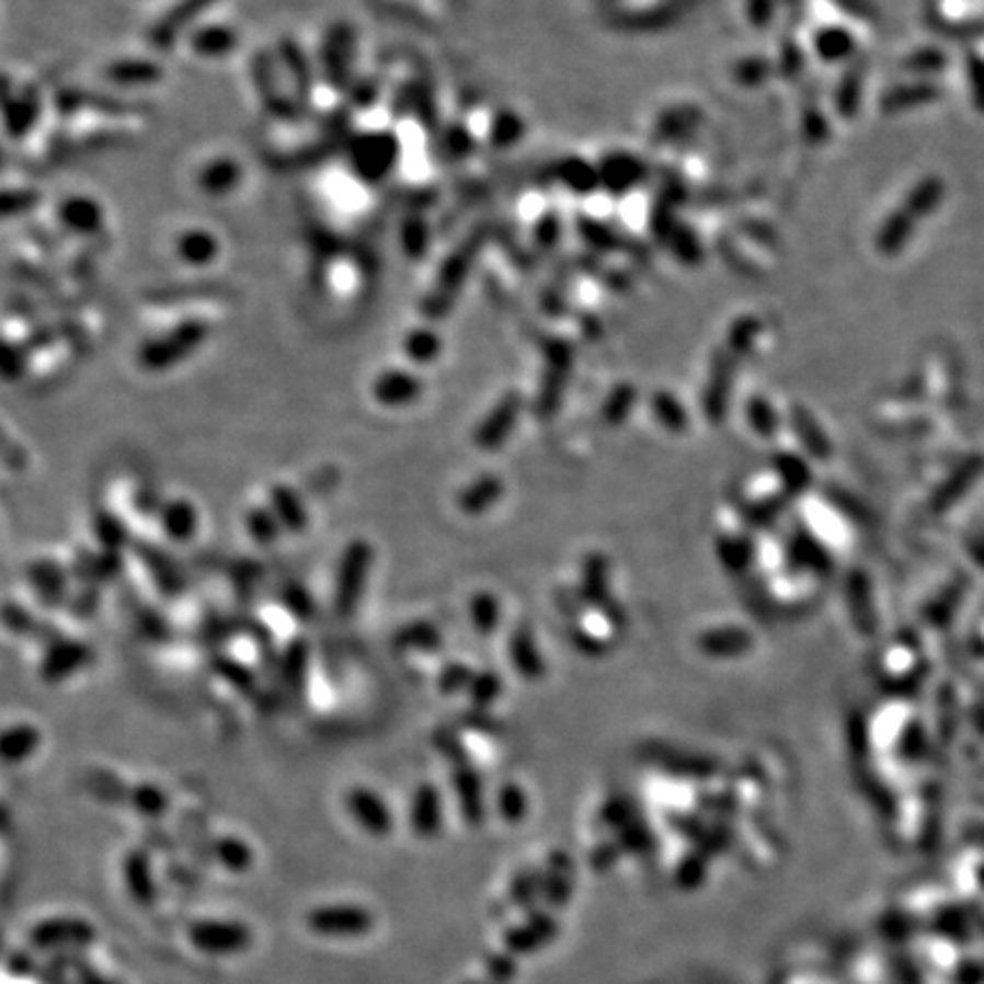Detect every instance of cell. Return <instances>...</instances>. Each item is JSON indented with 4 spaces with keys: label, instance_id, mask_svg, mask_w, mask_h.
<instances>
[{
    "label": "cell",
    "instance_id": "obj_1",
    "mask_svg": "<svg viewBox=\"0 0 984 984\" xmlns=\"http://www.w3.org/2000/svg\"><path fill=\"white\" fill-rule=\"evenodd\" d=\"M342 156L346 171L356 183L363 187L386 185L401 167L403 141L392 128H354Z\"/></svg>",
    "mask_w": 984,
    "mask_h": 984
},
{
    "label": "cell",
    "instance_id": "obj_2",
    "mask_svg": "<svg viewBox=\"0 0 984 984\" xmlns=\"http://www.w3.org/2000/svg\"><path fill=\"white\" fill-rule=\"evenodd\" d=\"M210 331L213 327L206 317L187 314L167 331L144 340L135 356L137 365L149 374H162L179 367L208 342Z\"/></svg>",
    "mask_w": 984,
    "mask_h": 984
},
{
    "label": "cell",
    "instance_id": "obj_3",
    "mask_svg": "<svg viewBox=\"0 0 984 984\" xmlns=\"http://www.w3.org/2000/svg\"><path fill=\"white\" fill-rule=\"evenodd\" d=\"M481 242H483L481 233L468 236L440 263L436 278L431 281L426 295L420 301V312L428 324L445 320V317L451 312L462 285H466V281H468L470 267L474 265Z\"/></svg>",
    "mask_w": 984,
    "mask_h": 984
},
{
    "label": "cell",
    "instance_id": "obj_4",
    "mask_svg": "<svg viewBox=\"0 0 984 984\" xmlns=\"http://www.w3.org/2000/svg\"><path fill=\"white\" fill-rule=\"evenodd\" d=\"M358 35L352 23L335 21L327 27V33L317 50V73L331 87L335 94H350L356 82V60H358Z\"/></svg>",
    "mask_w": 984,
    "mask_h": 984
},
{
    "label": "cell",
    "instance_id": "obj_5",
    "mask_svg": "<svg viewBox=\"0 0 984 984\" xmlns=\"http://www.w3.org/2000/svg\"><path fill=\"white\" fill-rule=\"evenodd\" d=\"M251 80L258 90V99L272 119L281 124H301L308 110L295 99L283 76L276 53L260 50L251 60Z\"/></svg>",
    "mask_w": 984,
    "mask_h": 984
},
{
    "label": "cell",
    "instance_id": "obj_6",
    "mask_svg": "<svg viewBox=\"0 0 984 984\" xmlns=\"http://www.w3.org/2000/svg\"><path fill=\"white\" fill-rule=\"evenodd\" d=\"M371 565L374 547L367 538H352L344 545L337 559L333 586V611L337 618L350 620L358 611Z\"/></svg>",
    "mask_w": 984,
    "mask_h": 984
},
{
    "label": "cell",
    "instance_id": "obj_7",
    "mask_svg": "<svg viewBox=\"0 0 984 984\" xmlns=\"http://www.w3.org/2000/svg\"><path fill=\"white\" fill-rule=\"evenodd\" d=\"M55 107L62 117H76V114H96V117H105L112 122L119 119H133V117H144L149 114V105L139 101V99H130V96H122L114 92H90V90H62L60 94L55 96Z\"/></svg>",
    "mask_w": 984,
    "mask_h": 984
},
{
    "label": "cell",
    "instance_id": "obj_8",
    "mask_svg": "<svg viewBox=\"0 0 984 984\" xmlns=\"http://www.w3.org/2000/svg\"><path fill=\"white\" fill-rule=\"evenodd\" d=\"M371 909L356 903H331L312 907L306 914L308 930L327 939H358L374 930Z\"/></svg>",
    "mask_w": 984,
    "mask_h": 984
},
{
    "label": "cell",
    "instance_id": "obj_9",
    "mask_svg": "<svg viewBox=\"0 0 984 984\" xmlns=\"http://www.w3.org/2000/svg\"><path fill=\"white\" fill-rule=\"evenodd\" d=\"M219 0H176L164 14L151 23L147 31V42L158 53H169L183 42Z\"/></svg>",
    "mask_w": 984,
    "mask_h": 984
},
{
    "label": "cell",
    "instance_id": "obj_10",
    "mask_svg": "<svg viewBox=\"0 0 984 984\" xmlns=\"http://www.w3.org/2000/svg\"><path fill=\"white\" fill-rule=\"evenodd\" d=\"M187 939L201 952L228 958V954L247 952L253 943V932L242 920L198 918L187 925Z\"/></svg>",
    "mask_w": 984,
    "mask_h": 984
},
{
    "label": "cell",
    "instance_id": "obj_11",
    "mask_svg": "<svg viewBox=\"0 0 984 984\" xmlns=\"http://www.w3.org/2000/svg\"><path fill=\"white\" fill-rule=\"evenodd\" d=\"M55 224L69 238L92 242L105 236L107 215L96 196L76 192L57 201Z\"/></svg>",
    "mask_w": 984,
    "mask_h": 984
},
{
    "label": "cell",
    "instance_id": "obj_12",
    "mask_svg": "<svg viewBox=\"0 0 984 984\" xmlns=\"http://www.w3.org/2000/svg\"><path fill=\"white\" fill-rule=\"evenodd\" d=\"M94 941L96 928L78 916L44 918L27 932V943L35 950H73L92 946Z\"/></svg>",
    "mask_w": 984,
    "mask_h": 984
},
{
    "label": "cell",
    "instance_id": "obj_13",
    "mask_svg": "<svg viewBox=\"0 0 984 984\" xmlns=\"http://www.w3.org/2000/svg\"><path fill=\"white\" fill-rule=\"evenodd\" d=\"M130 549H133L135 559L141 563V568L149 572L151 582L160 595L179 597L185 591V576H183L176 559H173L167 549H162L153 540H141V538H135Z\"/></svg>",
    "mask_w": 984,
    "mask_h": 984
},
{
    "label": "cell",
    "instance_id": "obj_14",
    "mask_svg": "<svg viewBox=\"0 0 984 984\" xmlns=\"http://www.w3.org/2000/svg\"><path fill=\"white\" fill-rule=\"evenodd\" d=\"M422 394V376L409 367H388L371 381V397L384 409H409Z\"/></svg>",
    "mask_w": 984,
    "mask_h": 984
},
{
    "label": "cell",
    "instance_id": "obj_15",
    "mask_svg": "<svg viewBox=\"0 0 984 984\" xmlns=\"http://www.w3.org/2000/svg\"><path fill=\"white\" fill-rule=\"evenodd\" d=\"M276 57L278 65L283 69V76L293 90L295 99L308 110L312 107V96H314V76H317V65L310 60V55L306 53V48L293 37H285L276 44Z\"/></svg>",
    "mask_w": 984,
    "mask_h": 984
},
{
    "label": "cell",
    "instance_id": "obj_16",
    "mask_svg": "<svg viewBox=\"0 0 984 984\" xmlns=\"http://www.w3.org/2000/svg\"><path fill=\"white\" fill-rule=\"evenodd\" d=\"M346 812L354 823L369 836L384 838L394 829V814L390 804L369 787H354L344 796Z\"/></svg>",
    "mask_w": 984,
    "mask_h": 984
},
{
    "label": "cell",
    "instance_id": "obj_17",
    "mask_svg": "<svg viewBox=\"0 0 984 984\" xmlns=\"http://www.w3.org/2000/svg\"><path fill=\"white\" fill-rule=\"evenodd\" d=\"M44 112V101L37 87L27 84L21 90H12V80L5 73V133L10 139L19 141L31 135Z\"/></svg>",
    "mask_w": 984,
    "mask_h": 984
},
{
    "label": "cell",
    "instance_id": "obj_18",
    "mask_svg": "<svg viewBox=\"0 0 984 984\" xmlns=\"http://www.w3.org/2000/svg\"><path fill=\"white\" fill-rule=\"evenodd\" d=\"M25 579L31 584L35 597L46 609H62L69 606L71 593V570L55 559H37L25 568Z\"/></svg>",
    "mask_w": 984,
    "mask_h": 984
},
{
    "label": "cell",
    "instance_id": "obj_19",
    "mask_svg": "<svg viewBox=\"0 0 984 984\" xmlns=\"http://www.w3.org/2000/svg\"><path fill=\"white\" fill-rule=\"evenodd\" d=\"M101 78L122 92L149 90L164 80V69L153 57H117L103 67Z\"/></svg>",
    "mask_w": 984,
    "mask_h": 984
},
{
    "label": "cell",
    "instance_id": "obj_20",
    "mask_svg": "<svg viewBox=\"0 0 984 984\" xmlns=\"http://www.w3.org/2000/svg\"><path fill=\"white\" fill-rule=\"evenodd\" d=\"M94 659V650L82 643V641H73V639H60L57 643H53L50 648L44 650L42 663H39V677L46 684H60L69 677H73L76 673H80L82 668L92 663Z\"/></svg>",
    "mask_w": 984,
    "mask_h": 984
},
{
    "label": "cell",
    "instance_id": "obj_21",
    "mask_svg": "<svg viewBox=\"0 0 984 984\" xmlns=\"http://www.w3.org/2000/svg\"><path fill=\"white\" fill-rule=\"evenodd\" d=\"M244 183V167L233 156H215L194 173V185L206 198H226Z\"/></svg>",
    "mask_w": 984,
    "mask_h": 984
},
{
    "label": "cell",
    "instance_id": "obj_22",
    "mask_svg": "<svg viewBox=\"0 0 984 984\" xmlns=\"http://www.w3.org/2000/svg\"><path fill=\"white\" fill-rule=\"evenodd\" d=\"M173 258L187 270H208L221 258V240L206 226H190L173 238Z\"/></svg>",
    "mask_w": 984,
    "mask_h": 984
},
{
    "label": "cell",
    "instance_id": "obj_23",
    "mask_svg": "<svg viewBox=\"0 0 984 984\" xmlns=\"http://www.w3.org/2000/svg\"><path fill=\"white\" fill-rule=\"evenodd\" d=\"M445 821L443 791L433 781H422L415 787L409 806V825L417 838L438 836Z\"/></svg>",
    "mask_w": 984,
    "mask_h": 984
},
{
    "label": "cell",
    "instance_id": "obj_24",
    "mask_svg": "<svg viewBox=\"0 0 984 984\" xmlns=\"http://www.w3.org/2000/svg\"><path fill=\"white\" fill-rule=\"evenodd\" d=\"M185 44L198 60L219 62L226 60L230 53H236V48L240 46V35L233 25L210 21L196 25L185 37Z\"/></svg>",
    "mask_w": 984,
    "mask_h": 984
},
{
    "label": "cell",
    "instance_id": "obj_25",
    "mask_svg": "<svg viewBox=\"0 0 984 984\" xmlns=\"http://www.w3.org/2000/svg\"><path fill=\"white\" fill-rule=\"evenodd\" d=\"M122 574H124V552H107V549L92 552V549L78 547L71 565V576L80 586L101 588L103 584L117 582Z\"/></svg>",
    "mask_w": 984,
    "mask_h": 984
},
{
    "label": "cell",
    "instance_id": "obj_26",
    "mask_svg": "<svg viewBox=\"0 0 984 984\" xmlns=\"http://www.w3.org/2000/svg\"><path fill=\"white\" fill-rule=\"evenodd\" d=\"M310 673V645L304 636H295L293 641L281 650L278 659V679L285 688V696L293 700H304L308 688Z\"/></svg>",
    "mask_w": 984,
    "mask_h": 984
},
{
    "label": "cell",
    "instance_id": "obj_27",
    "mask_svg": "<svg viewBox=\"0 0 984 984\" xmlns=\"http://www.w3.org/2000/svg\"><path fill=\"white\" fill-rule=\"evenodd\" d=\"M122 878L130 899L139 907H153L158 901V884L153 878V861L149 850L133 848L122 861Z\"/></svg>",
    "mask_w": 984,
    "mask_h": 984
},
{
    "label": "cell",
    "instance_id": "obj_28",
    "mask_svg": "<svg viewBox=\"0 0 984 984\" xmlns=\"http://www.w3.org/2000/svg\"><path fill=\"white\" fill-rule=\"evenodd\" d=\"M517 415H519V397L515 392H511L477 426L474 445L483 451L500 449L506 443L508 433L513 431Z\"/></svg>",
    "mask_w": 984,
    "mask_h": 984
},
{
    "label": "cell",
    "instance_id": "obj_29",
    "mask_svg": "<svg viewBox=\"0 0 984 984\" xmlns=\"http://www.w3.org/2000/svg\"><path fill=\"white\" fill-rule=\"evenodd\" d=\"M267 504L276 513L278 523H281L285 534H293V536L306 534V529L310 525V517H308V511H306V504H304L301 495L293 485H287V483L270 485Z\"/></svg>",
    "mask_w": 984,
    "mask_h": 984
},
{
    "label": "cell",
    "instance_id": "obj_30",
    "mask_svg": "<svg viewBox=\"0 0 984 984\" xmlns=\"http://www.w3.org/2000/svg\"><path fill=\"white\" fill-rule=\"evenodd\" d=\"M451 789L458 798L462 819H466L470 825H479L483 821V787H481V777L477 773L474 766L470 764H458L451 768Z\"/></svg>",
    "mask_w": 984,
    "mask_h": 984
},
{
    "label": "cell",
    "instance_id": "obj_31",
    "mask_svg": "<svg viewBox=\"0 0 984 984\" xmlns=\"http://www.w3.org/2000/svg\"><path fill=\"white\" fill-rule=\"evenodd\" d=\"M3 620H5V627L12 633L25 636V639L37 641L44 650L50 648L53 643H57L60 639H65V633L57 629L55 625H50V622H46L42 618H35L31 611L25 609V606L16 604L14 599H8L3 604Z\"/></svg>",
    "mask_w": 984,
    "mask_h": 984
},
{
    "label": "cell",
    "instance_id": "obj_32",
    "mask_svg": "<svg viewBox=\"0 0 984 984\" xmlns=\"http://www.w3.org/2000/svg\"><path fill=\"white\" fill-rule=\"evenodd\" d=\"M160 529L171 542H190L198 531V511L185 497H171L162 504Z\"/></svg>",
    "mask_w": 984,
    "mask_h": 984
},
{
    "label": "cell",
    "instance_id": "obj_33",
    "mask_svg": "<svg viewBox=\"0 0 984 984\" xmlns=\"http://www.w3.org/2000/svg\"><path fill=\"white\" fill-rule=\"evenodd\" d=\"M443 645V631L431 620L407 622L392 633L394 652H438Z\"/></svg>",
    "mask_w": 984,
    "mask_h": 984
},
{
    "label": "cell",
    "instance_id": "obj_34",
    "mask_svg": "<svg viewBox=\"0 0 984 984\" xmlns=\"http://www.w3.org/2000/svg\"><path fill=\"white\" fill-rule=\"evenodd\" d=\"M401 352H403V358H407L415 367L431 365V363H436L443 354V337L431 324L413 327L411 331H407V335L401 337Z\"/></svg>",
    "mask_w": 984,
    "mask_h": 984
},
{
    "label": "cell",
    "instance_id": "obj_35",
    "mask_svg": "<svg viewBox=\"0 0 984 984\" xmlns=\"http://www.w3.org/2000/svg\"><path fill=\"white\" fill-rule=\"evenodd\" d=\"M504 492V483L495 474H483L468 483L458 492L456 504L466 515H483L490 506H495Z\"/></svg>",
    "mask_w": 984,
    "mask_h": 984
},
{
    "label": "cell",
    "instance_id": "obj_36",
    "mask_svg": "<svg viewBox=\"0 0 984 984\" xmlns=\"http://www.w3.org/2000/svg\"><path fill=\"white\" fill-rule=\"evenodd\" d=\"M399 249L411 263H422L431 249V226L420 210H409L399 221Z\"/></svg>",
    "mask_w": 984,
    "mask_h": 984
},
{
    "label": "cell",
    "instance_id": "obj_37",
    "mask_svg": "<svg viewBox=\"0 0 984 984\" xmlns=\"http://www.w3.org/2000/svg\"><path fill=\"white\" fill-rule=\"evenodd\" d=\"M42 745V732L31 722H16L3 732L0 739V757L8 766L31 759Z\"/></svg>",
    "mask_w": 984,
    "mask_h": 984
},
{
    "label": "cell",
    "instance_id": "obj_38",
    "mask_svg": "<svg viewBox=\"0 0 984 984\" xmlns=\"http://www.w3.org/2000/svg\"><path fill=\"white\" fill-rule=\"evenodd\" d=\"M210 671L221 682H226L230 688H236L238 693H242V696L253 698V700L260 696V693H258L260 690L258 675L249 668L244 661L233 659V656L224 654V652H217V654L210 656Z\"/></svg>",
    "mask_w": 984,
    "mask_h": 984
},
{
    "label": "cell",
    "instance_id": "obj_39",
    "mask_svg": "<svg viewBox=\"0 0 984 984\" xmlns=\"http://www.w3.org/2000/svg\"><path fill=\"white\" fill-rule=\"evenodd\" d=\"M92 534L101 545V549H107V552H124V549L130 547L135 540L130 538V531L124 525V519L110 508H96L92 513Z\"/></svg>",
    "mask_w": 984,
    "mask_h": 984
},
{
    "label": "cell",
    "instance_id": "obj_40",
    "mask_svg": "<svg viewBox=\"0 0 984 984\" xmlns=\"http://www.w3.org/2000/svg\"><path fill=\"white\" fill-rule=\"evenodd\" d=\"M210 857L230 873H244L253 866V850L240 836H215L210 842Z\"/></svg>",
    "mask_w": 984,
    "mask_h": 984
},
{
    "label": "cell",
    "instance_id": "obj_41",
    "mask_svg": "<svg viewBox=\"0 0 984 984\" xmlns=\"http://www.w3.org/2000/svg\"><path fill=\"white\" fill-rule=\"evenodd\" d=\"M244 529H247V534H249V538L253 542L263 545V547H270V545L278 542L281 536L285 534L281 523H278L276 513L272 511L270 504L251 506L247 511V515H244Z\"/></svg>",
    "mask_w": 984,
    "mask_h": 984
},
{
    "label": "cell",
    "instance_id": "obj_42",
    "mask_svg": "<svg viewBox=\"0 0 984 984\" xmlns=\"http://www.w3.org/2000/svg\"><path fill=\"white\" fill-rule=\"evenodd\" d=\"M87 789H90L92 796L105 804L128 806L133 787H128L119 775L107 773L103 768H92L90 773H87Z\"/></svg>",
    "mask_w": 984,
    "mask_h": 984
},
{
    "label": "cell",
    "instance_id": "obj_43",
    "mask_svg": "<svg viewBox=\"0 0 984 984\" xmlns=\"http://www.w3.org/2000/svg\"><path fill=\"white\" fill-rule=\"evenodd\" d=\"M128 806L135 809L139 816L156 821L169 812L171 798L162 787L153 785V781H139V785H133L130 789Z\"/></svg>",
    "mask_w": 984,
    "mask_h": 984
},
{
    "label": "cell",
    "instance_id": "obj_44",
    "mask_svg": "<svg viewBox=\"0 0 984 984\" xmlns=\"http://www.w3.org/2000/svg\"><path fill=\"white\" fill-rule=\"evenodd\" d=\"M208 299H221V285L215 283H190V285H169L156 289L149 295V301L153 304H190V301H208Z\"/></svg>",
    "mask_w": 984,
    "mask_h": 984
},
{
    "label": "cell",
    "instance_id": "obj_45",
    "mask_svg": "<svg viewBox=\"0 0 984 984\" xmlns=\"http://www.w3.org/2000/svg\"><path fill=\"white\" fill-rule=\"evenodd\" d=\"M508 652H511L513 665H515L519 675L527 677V679L538 677L540 659H538L536 645L531 641V633L525 627H519V629L513 631L511 641H508Z\"/></svg>",
    "mask_w": 984,
    "mask_h": 984
},
{
    "label": "cell",
    "instance_id": "obj_46",
    "mask_svg": "<svg viewBox=\"0 0 984 984\" xmlns=\"http://www.w3.org/2000/svg\"><path fill=\"white\" fill-rule=\"evenodd\" d=\"M278 599L283 609L293 616L297 622H312L317 616V602L312 593L301 582H287L278 591Z\"/></svg>",
    "mask_w": 984,
    "mask_h": 984
},
{
    "label": "cell",
    "instance_id": "obj_47",
    "mask_svg": "<svg viewBox=\"0 0 984 984\" xmlns=\"http://www.w3.org/2000/svg\"><path fill=\"white\" fill-rule=\"evenodd\" d=\"M468 611H470V622H472V627H474L481 636H488V633H495V631H497L500 618H502V609H500V599H497L495 595L488 593V591L474 593V595L470 597Z\"/></svg>",
    "mask_w": 984,
    "mask_h": 984
},
{
    "label": "cell",
    "instance_id": "obj_48",
    "mask_svg": "<svg viewBox=\"0 0 984 984\" xmlns=\"http://www.w3.org/2000/svg\"><path fill=\"white\" fill-rule=\"evenodd\" d=\"M133 622L144 641L162 645L173 639V629L167 622V618H162L156 609H151V606H147V604L133 606Z\"/></svg>",
    "mask_w": 984,
    "mask_h": 984
},
{
    "label": "cell",
    "instance_id": "obj_49",
    "mask_svg": "<svg viewBox=\"0 0 984 984\" xmlns=\"http://www.w3.org/2000/svg\"><path fill=\"white\" fill-rule=\"evenodd\" d=\"M438 144L440 156L445 160H462L472 153V135L466 126L449 124L445 128H438Z\"/></svg>",
    "mask_w": 984,
    "mask_h": 984
},
{
    "label": "cell",
    "instance_id": "obj_50",
    "mask_svg": "<svg viewBox=\"0 0 984 984\" xmlns=\"http://www.w3.org/2000/svg\"><path fill=\"white\" fill-rule=\"evenodd\" d=\"M33 356H35L33 346L25 342V337H23V340H16V342L10 340L8 346H5V358H3V379H5L8 384L19 381L21 376H23L27 369H31Z\"/></svg>",
    "mask_w": 984,
    "mask_h": 984
},
{
    "label": "cell",
    "instance_id": "obj_51",
    "mask_svg": "<svg viewBox=\"0 0 984 984\" xmlns=\"http://www.w3.org/2000/svg\"><path fill=\"white\" fill-rule=\"evenodd\" d=\"M500 693H502V679H500V675L495 671H479V673H474V677L470 682V688H468L470 702L477 709L490 707L492 702L500 698Z\"/></svg>",
    "mask_w": 984,
    "mask_h": 984
},
{
    "label": "cell",
    "instance_id": "obj_52",
    "mask_svg": "<svg viewBox=\"0 0 984 984\" xmlns=\"http://www.w3.org/2000/svg\"><path fill=\"white\" fill-rule=\"evenodd\" d=\"M42 204V194L33 187H8L3 194V217H27Z\"/></svg>",
    "mask_w": 984,
    "mask_h": 984
},
{
    "label": "cell",
    "instance_id": "obj_53",
    "mask_svg": "<svg viewBox=\"0 0 984 984\" xmlns=\"http://www.w3.org/2000/svg\"><path fill=\"white\" fill-rule=\"evenodd\" d=\"M472 677H474V673L468 663L447 661L436 677V686L443 696H456V693L470 688Z\"/></svg>",
    "mask_w": 984,
    "mask_h": 984
},
{
    "label": "cell",
    "instance_id": "obj_54",
    "mask_svg": "<svg viewBox=\"0 0 984 984\" xmlns=\"http://www.w3.org/2000/svg\"><path fill=\"white\" fill-rule=\"evenodd\" d=\"M431 743H433V747H436L447 762H451V766L468 764L466 745H462L460 736H458L451 728H438L436 732H433Z\"/></svg>",
    "mask_w": 984,
    "mask_h": 984
},
{
    "label": "cell",
    "instance_id": "obj_55",
    "mask_svg": "<svg viewBox=\"0 0 984 984\" xmlns=\"http://www.w3.org/2000/svg\"><path fill=\"white\" fill-rule=\"evenodd\" d=\"M101 602V588L99 586H80L76 595H71L69 611L78 618H90L96 614Z\"/></svg>",
    "mask_w": 984,
    "mask_h": 984
},
{
    "label": "cell",
    "instance_id": "obj_56",
    "mask_svg": "<svg viewBox=\"0 0 984 984\" xmlns=\"http://www.w3.org/2000/svg\"><path fill=\"white\" fill-rule=\"evenodd\" d=\"M233 627H230V620L224 616H208L201 622V639H204L208 645H219L226 641V636H230Z\"/></svg>",
    "mask_w": 984,
    "mask_h": 984
},
{
    "label": "cell",
    "instance_id": "obj_57",
    "mask_svg": "<svg viewBox=\"0 0 984 984\" xmlns=\"http://www.w3.org/2000/svg\"><path fill=\"white\" fill-rule=\"evenodd\" d=\"M500 809H502V814H504L506 819H511V821L517 819L519 814H523L525 800H523V793H519L517 787L508 785V787H504V789L500 791Z\"/></svg>",
    "mask_w": 984,
    "mask_h": 984
},
{
    "label": "cell",
    "instance_id": "obj_58",
    "mask_svg": "<svg viewBox=\"0 0 984 984\" xmlns=\"http://www.w3.org/2000/svg\"><path fill=\"white\" fill-rule=\"evenodd\" d=\"M76 975H78V984H119L117 980L103 975L101 971H96L92 964H87V962L76 964Z\"/></svg>",
    "mask_w": 984,
    "mask_h": 984
},
{
    "label": "cell",
    "instance_id": "obj_59",
    "mask_svg": "<svg viewBox=\"0 0 984 984\" xmlns=\"http://www.w3.org/2000/svg\"><path fill=\"white\" fill-rule=\"evenodd\" d=\"M8 966H10V971L14 975H27V973L35 971V962L27 958L25 952H14L12 958H10V962H8Z\"/></svg>",
    "mask_w": 984,
    "mask_h": 984
},
{
    "label": "cell",
    "instance_id": "obj_60",
    "mask_svg": "<svg viewBox=\"0 0 984 984\" xmlns=\"http://www.w3.org/2000/svg\"><path fill=\"white\" fill-rule=\"evenodd\" d=\"M470 984H474V982H470Z\"/></svg>",
    "mask_w": 984,
    "mask_h": 984
}]
</instances>
